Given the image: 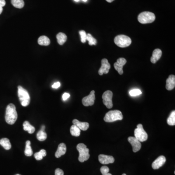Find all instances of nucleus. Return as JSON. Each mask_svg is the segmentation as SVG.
I'll list each match as a JSON object with an SVG mask.
<instances>
[{
	"instance_id": "nucleus-5",
	"label": "nucleus",
	"mask_w": 175,
	"mask_h": 175,
	"mask_svg": "<svg viewBox=\"0 0 175 175\" xmlns=\"http://www.w3.org/2000/svg\"><path fill=\"white\" fill-rule=\"evenodd\" d=\"M156 18L154 14L151 12L145 11L139 15L138 20L140 23L142 24L152 23Z\"/></svg>"
},
{
	"instance_id": "nucleus-27",
	"label": "nucleus",
	"mask_w": 175,
	"mask_h": 175,
	"mask_svg": "<svg viewBox=\"0 0 175 175\" xmlns=\"http://www.w3.org/2000/svg\"><path fill=\"white\" fill-rule=\"evenodd\" d=\"M47 136V134L45 132L41 130L39 131L37 134V138L40 141H44L46 140Z\"/></svg>"
},
{
	"instance_id": "nucleus-23",
	"label": "nucleus",
	"mask_w": 175,
	"mask_h": 175,
	"mask_svg": "<svg viewBox=\"0 0 175 175\" xmlns=\"http://www.w3.org/2000/svg\"><path fill=\"white\" fill-rule=\"evenodd\" d=\"M80 129L75 124H73L70 128V133L74 136L79 137L80 135Z\"/></svg>"
},
{
	"instance_id": "nucleus-40",
	"label": "nucleus",
	"mask_w": 175,
	"mask_h": 175,
	"mask_svg": "<svg viewBox=\"0 0 175 175\" xmlns=\"http://www.w3.org/2000/svg\"><path fill=\"white\" fill-rule=\"evenodd\" d=\"M82 1H83V2H86L88 1V0H82Z\"/></svg>"
},
{
	"instance_id": "nucleus-1",
	"label": "nucleus",
	"mask_w": 175,
	"mask_h": 175,
	"mask_svg": "<svg viewBox=\"0 0 175 175\" xmlns=\"http://www.w3.org/2000/svg\"><path fill=\"white\" fill-rule=\"evenodd\" d=\"M17 118L18 114L15 106L13 104H9L7 105L5 116L6 123L9 124H13L17 121Z\"/></svg>"
},
{
	"instance_id": "nucleus-36",
	"label": "nucleus",
	"mask_w": 175,
	"mask_h": 175,
	"mask_svg": "<svg viewBox=\"0 0 175 175\" xmlns=\"http://www.w3.org/2000/svg\"><path fill=\"white\" fill-rule=\"evenodd\" d=\"M60 86H61V83L59 82H57L54 83L52 85V87L54 89H58L59 87H60Z\"/></svg>"
},
{
	"instance_id": "nucleus-19",
	"label": "nucleus",
	"mask_w": 175,
	"mask_h": 175,
	"mask_svg": "<svg viewBox=\"0 0 175 175\" xmlns=\"http://www.w3.org/2000/svg\"><path fill=\"white\" fill-rule=\"evenodd\" d=\"M38 44L42 46H48L50 44V40L47 37L42 36L38 39Z\"/></svg>"
},
{
	"instance_id": "nucleus-3",
	"label": "nucleus",
	"mask_w": 175,
	"mask_h": 175,
	"mask_svg": "<svg viewBox=\"0 0 175 175\" xmlns=\"http://www.w3.org/2000/svg\"><path fill=\"white\" fill-rule=\"evenodd\" d=\"M123 116L121 111L118 110H110L107 113L104 118V121L107 123L115 122L117 120H122Z\"/></svg>"
},
{
	"instance_id": "nucleus-26",
	"label": "nucleus",
	"mask_w": 175,
	"mask_h": 175,
	"mask_svg": "<svg viewBox=\"0 0 175 175\" xmlns=\"http://www.w3.org/2000/svg\"><path fill=\"white\" fill-rule=\"evenodd\" d=\"M12 5L17 9H22L24 6L23 0H11Z\"/></svg>"
},
{
	"instance_id": "nucleus-22",
	"label": "nucleus",
	"mask_w": 175,
	"mask_h": 175,
	"mask_svg": "<svg viewBox=\"0 0 175 175\" xmlns=\"http://www.w3.org/2000/svg\"><path fill=\"white\" fill-rule=\"evenodd\" d=\"M57 40L59 45H63L66 41L67 37L64 33H59L57 35Z\"/></svg>"
},
{
	"instance_id": "nucleus-7",
	"label": "nucleus",
	"mask_w": 175,
	"mask_h": 175,
	"mask_svg": "<svg viewBox=\"0 0 175 175\" xmlns=\"http://www.w3.org/2000/svg\"><path fill=\"white\" fill-rule=\"evenodd\" d=\"M134 136L140 142L145 141L148 138V135L144 130L142 124H138L137 126V128L135 129Z\"/></svg>"
},
{
	"instance_id": "nucleus-20",
	"label": "nucleus",
	"mask_w": 175,
	"mask_h": 175,
	"mask_svg": "<svg viewBox=\"0 0 175 175\" xmlns=\"http://www.w3.org/2000/svg\"><path fill=\"white\" fill-rule=\"evenodd\" d=\"M23 129L24 131H28L30 134H32L35 131V128L33 126H32L28 121H25L23 124Z\"/></svg>"
},
{
	"instance_id": "nucleus-35",
	"label": "nucleus",
	"mask_w": 175,
	"mask_h": 175,
	"mask_svg": "<svg viewBox=\"0 0 175 175\" xmlns=\"http://www.w3.org/2000/svg\"><path fill=\"white\" fill-rule=\"evenodd\" d=\"M70 97V95L69 93H65L63 94V96H62V99H63L64 101H66Z\"/></svg>"
},
{
	"instance_id": "nucleus-10",
	"label": "nucleus",
	"mask_w": 175,
	"mask_h": 175,
	"mask_svg": "<svg viewBox=\"0 0 175 175\" xmlns=\"http://www.w3.org/2000/svg\"><path fill=\"white\" fill-rule=\"evenodd\" d=\"M110 68V64L109 63L108 60L106 58H104L101 61V67L98 71V74L100 75L103 74H108Z\"/></svg>"
},
{
	"instance_id": "nucleus-33",
	"label": "nucleus",
	"mask_w": 175,
	"mask_h": 175,
	"mask_svg": "<svg viewBox=\"0 0 175 175\" xmlns=\"http://www.w3.org/2000/svg\"><path fill=\"white\" fill-rule=\"evenodd\" d=\"M5 4H6V2L5 0H0V14H1L2 13V10H3L2 7L5 6Z\"/></svg>"
},
{
	"instance_id": "nucleus-11",
	"label": "nucleus",
	"mask_w": 175,
	"mask_h": 175,
	"mask_svg": "<svg viewBox=\"0 0 175 175\" xmlns=\"http://www.w3.org/2000/svg\"><path fill=\"white\" fill-rule=\"evenodd\" d=\"M126 63H127V60L123 58H121L117 59V62L114 64V67L115 69L118 72L120 75H123V68Z\"/></svg>"
},
{
	"instance_id": "nucleus-9",
	"label": "nucleus",
	"mask_w": 175,
	"mask_h": 175,
	"mask_svg": "<svg viewBox=\"0 0 175 175\" xmlns=\"http://www.w3.org/2000/svg\"><path fill=\"white\" fill-rule=\"evenodd\" d=\"M95 99H96L95 92L94 91H91L89 96L83 98L82 104L85 107L93 106L94 104Z\"/></svg>"
},
{
	"instance_id": "nucleus-21",
	"label": "nucleus",
	"mask_w": 175,
	"mask_h": 175,
	"mask_svg": "<svg viewBox=\"0 0 175 175\" xmlns=\"http://www.w3.org/2000/svg\"><path fill=\"white\" fill-rule=\"evenodd\" d=\"M0 145L5 150H9L11 148V143L7 138H2L0 140Z\"/></svg>"
},
{
	"instance_id": "nucleus-41",
	"label": "nucleus",
	"mask_w": 175,
	"mask_h": 175,
	"mask_svg": "<svg viewBox=\"0 0 175 175\" xmlns=\"http://www.w3.org/2000/svg\"><path fill=\"white\" fill-rule=\"evenodd\" d=\"M122 175H126V174H122Z\"/></svg>"
},
{
	"instance_id": "nucleus-39",
	"label": "nucleus",
	"mask_w": 175,
	"mask_h": 175,
	"mask_svg": "<svg viewBox=\"0 0 175 175\" xmlns=\"http://www.w3.org/2000/svg\"><path fill=\"white\" fill-rule=\"evenodd\" d=\"M75 2H78L80 0H74Z\"/></svg>"
},
{
	"instance_id": "nucleus-31",
	"label": "nucleus",
	"mask_w": 175,
	"mask_h": 175,
	"mask_svg": "<svg viewBox=\"0 0 175 175\" xmlns=\"http://www.w3.org/2000/svg\"><path fill=\"white\" fill-rule=\"evenodd\" d=\"M109 171H110V169L106 166H103L100 168V171L102 175H112L109 173Z\"/></svg>"
},
{
	"instance_id": "nucleus-12",
	"label": "nucleus",
	"mask_w": 175,
	"mask_h": 175,
	"mask_svg": "<svg viewBox=\"0 0 175 175\" xmlns=\"http://www.w3.org/2000/svg\"><path fill=\"white\" fill-rule=\"evenodd\" d=\"M128 141L132 146V149L134 152H138L141 149L142 145L135 137H129Z\"/></svg>"
},
{
	"instance_id": "nucleus-34",
	"label": "nucleus",
	"mask_w": 175,
	"mask_h": 175,
	"mask_svg": "<svg viewBox=\"0 0 175 175\" xmlns=\"http://www.w3.org/2000/svg\"><path fill=\"white\" fill-rule=\"evenodd\" d=\"M55 175H64V172L61 169L57 168L55 170Z\"/></svg>"
},
{
	"instance_id": "nucleus-29",
	"label": "nucleus",
	"mask_w": 175,
	"mask_h": 175,
	"mask_svg": "<svg viewBox=\"0 0 175 175\" xmlns=\"http://www.w3.org/2000/svg\"><path fill=\"white\" fill-rule=\"evenodd\" d=\"M86 40L89 41V45H96L97 44V40L95 38L92 36L91 34H87Z\"/></svg>"
},
{
	"instance_id": "nucleus-14",
	"label": "nucleus",
	"mask_w": 175,
	"mask_h": 175,
	"mask_svg": "<svg viewBox=\"0 0 175 175\" xmlns=\"http://www.w3.org/2000/svg\"><path fill=\"white\" fill-rule=\"evenodd\" d=\"M98 160L101 163L103 164L114 163L115 161L114 158L112 156L103 154L99 155Z\"/></svg>"
},
{
	"instance_id": "nucleus-38",
	"label": "nucleus",
	"mask_w": 175,
	"mask_h": 175,
	"mask_svg": "<svg viewBox=\"0 0 175 175\" xmlns=\"http://www.w3.org/2000/svg\"><path fill=\"white\" fill-rule=\"evenodd\" d=\"M114 0H106V1L108 2H111L114 1Z\"/></svg>"
},
{
	"instance_id": "nucleus-17",
	"label": "nucleus",
	"mask_w": 175,
	"mask_h": 175,
	"mask_svg": "<svg viewBox=\"0 0 175 175\" xmlns=\"http://www.w3.org/2000/svg\"><path fill=\"white\" fill-rule=\"evenodd\" d=\"M67 148L65 144L61 143L58 145V148L55 153V157L57 158H59L61 156L64 155L66 152Z\"/></svg>"
},
{
	"instance_id": "nucleus-8",
	"label": "nucleus",
	"mask_w": 175,
	"mask_h": 175,
	"mask_svg": "<svg viewBox=\"0 0 175 175\" xmlns=\"http://www.w3.org/2000/svg\"><path fill=\"white\" fill-rule=\"evenodd\" d=\"M112 96H113V93L110 91H106L102 96L103 104L108 109H111L113 107Z\"/></svg>"
},
{
	"instance_id": "nucleus-15",
	"label": "nucleus",
	"mask_w": 175,
	"mask_h": 175,
	"mask_svg": "<svg viewBox=\"0 0 175 175\" xmlns=\"http://www.w3.org/2000/svg\"><path fill=\"white\" fill-rule=\"evenodd\" d=\"M166 89L168 91H171L175 87V76L174 75H169L166 81Z\"/></svg>"
},
{
	"instance_id": "nucleus-2",
	"label": "nucleus",
	"mask_w": 175,
	"mask_h": 175,
	"mask_svg": "<svg viewBox=\"0 0 175 175\" xmlns=\"http://www.w3.org/2000/svg\"><path fill=\"white\" fill-rule=\"evenodd\" d=\"M18 94L19 98L21 102V105L23 107H26L29 105L30 102V97L26 89L23 88L22 86H19L18 87Z\"/></svg>"
},
{
	"instance_id": "nucleus-28",
	"label": "nucleus",
	"mask_w": 175,
	"mask_h": 175,
	"mask_svg": "<svg viewBox=\"0 0 175 175\" xmlns=\"http://www.w3.org/2000/svg\"><path fill=\"white\" fill-rule=\"evenodd\" d=\"M167 123L170 126H175V111H172L170 116L167 120Z\"/></svg>"
},
{
	"instance_id": "nucleus-25",
	"label": "nucleus",
	"mask_w": 175,
	"mask_h": 175,
	"mask_svg": "<svg viewBox=\"0 0 175 175\" xmlns=\"http://www.w3.org/2000/svg\"><path fill=\"white\" fill-rule=\"evenodd\" d=\"M46 156V151L45 150L41 149L39 151V152L36 153L34 154V157L37 160V161H40L43 159L44 157H45Z\"/></svg>"
},
{
	"instance_id": "nucleus-30",
	"label": "nucleus",
	"mask_w": 175,
	"mask_h": 175,
	"mask_svg": "<svg viewBox=\"0 0 175 175\" xmlns=\"http://www.w3.org/2000/svg\"><path fill=\"white\" fill-rule=\"evenodd\" d=\"M129 93L131 96H136L142 94V91L138 89H135L131 90Z\"/></svg>"
},
{
	"instance_id": "nucleus-6",
	"label": "nucleus",
	"mask_w": 175,
	"mask_h": 175,
	"mask_svg": "<svg viewBox=\"0 0 175 175\" xmlns=\"http://www.w3.org/2000/svg\"><path fill=\"white\" fill-rule=\"evenodd\" d=\"M114 41L115 44L121 48L128 47L131 44V38L126 35L117 36L115 37Z\"/></svg>"
},
{
	"instance_id": "nucleus-32",
	"label": "nucleus",
	"mask_w": 175,
	"mask_h": 175,
	"mask_svg": "<svg viewBox=\"0 0 175 175\" xmlns=\"http://www.w3.org/2000/svg\"><path fill=\"white\" fill-rule=\"evenodd\" d=\"M80 36L81 37V41L82 43H85L86 42V38H87V34H86V32L84 30L79 31V32Z\"/></svg>"
},
{
	"instance_id": "nucleus-24",
	"label": "nucleus",
	"mask_w": 175,
	"mask_h": 175,
	"mask_svg": "<svg viewBox=\"0 0 175 175\" xmlns=\"http://www.w3.org/2000/svg\"><path fill=\"white\" fill-rule=\"evenodd\" d=\"M31 142L27 141L26 142V149L24 151V154L26 156H31L33 154V151L31 146Z\"/></svg>"
},
{
	"instance_id": "nucleus-37",
	"label": "nucleus",
	"mask_w": 175,
	"mask_h": 175,
	"mask_svg": "<svg viewBox=\"0 0 175 175\" xmlns=\"http://www.w3.org/2000/svg\"><path fill=\"white\" fill-rule=\"evenodd\" d=\"M45 128V127L44 126H42V127H41V131H44Z\"/></svg>"
},
{
	"instance_id": "nucleus-18",
	"label": "nucleus",
	"mask_w": 175,
	"mask_h": 175,
	"mask_svg": "<svg viewBox=\"0 0 175 175\" xmlns=\"http://www.w3.org/2000/svg\"><path fill=\"white\" fill-rule=\"evenodd\" d=\"M72 123L77 126L80 130H82V131H87L89 128V124L88 123L80 122L77 119L73 120Z\"/></svg>"
},
{
	"instance_id": "nucleus-13",
	"label": "nucleus",
	"mask_w": 175,
	"mask_h": 175,
	"mask_svg": "<svg viewBox=\"0 0 175 175\" xmlns=\"http://www.w3.org/2000/svg\"><path fill=\"white\" fill-rule=\"evenodd\" d=\"M166 157L163 156H160L157 159H155L152 164V167L153 169H159L161 167L163 166L166 163Z\"/></svg>"
},
{
	"instance_id": "nucleus-16",
	"label": "nucleus",
	"mask_w": 175,
	"mask_h": 175,
	"mask_svg": "<svg viewBox=\"0 0 175 175\" xmlns=\"http://www.w3.org/2000/svg\"><path fill=\"white\" fill-rule=\"evenodd\" d=\"M162 56V51L159 49H156L152 53V56L150 58V61L152 63H156L160 59Z\"/></svg>"
},
{
	"instance_id": "nucleus-42",
	"label": "nucleus",
	"mask_w": 175,
	"mask_h": 175,
	"mask_svg": "<svg viewBox=\"0 0 175 175\" xmlns=\"http://www.w3.org/2000/svg\"><path fill=\"white\" fill-rule=\"evenodd\" d=\"M19 175V174H17V175Z\"/></svg>"
},
{
	"instance_id": "nucleus-4",
	"label": "nucleus",
	"mask_w": 175,
	"mask_h": 175,
	"mask_svg": "<svg viewBox=\"0 0 175 175\" xmlns=\"http://www.w3.org/2000/svg\"><path fill=\"white\" fill-rule=\"evenodd\" d=\"M76 149L79 152V160L81 163H83L89 159V149L87 148L86 145L82 143L77 145Z\"/></svg>"
}]
</instances>
